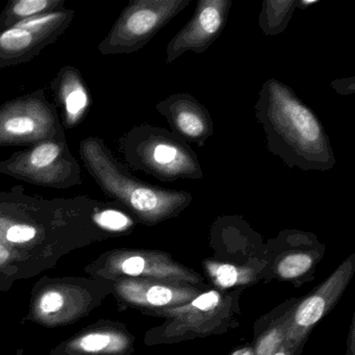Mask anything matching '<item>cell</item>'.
I'll return each mask as SVG.
<instances>
[{"label": "cell", "instance_id": "9a60e30c", "mask_svg": "<svg viewBox=\"0 0 355 355\" xmlns=\"http://www.w3.org/2000/svg\"><path fill=\"white\" fill-rule=\"evenodd\" d=\"M298 9V0H265L261 3L259 26L267 37L282 35Z\"/></svg>", "mask_w": 355, "mask_h": 355}, {"label": "cell", "instance_id": "52a82bcc", "mask_svg": "<svg viewBox=\"0 0 355 355\" xmlns=\"http://www.w3.org/2000/svg\"><path fill=\"white\" fill-rule=\"evenodd\" d=\"M76 11L59 10L19 22L0 32V69L34 60L73 21Z\"/></svg>", "mask_w": 355, "mask_h": 355}, {"label": "cell", "instance_id": "ac0fdd59", "mask_svg": "<svg viewBox=\"0 0 355 355\" xmlns=\"http://www.w3.org/2000/svg\"><path fill=\"white\" fill-rule=\"evenodd\" d=\"M207 270L216 284L224 288H232L240 284L246 274V271H240L238 268L230 263H209Z\"/></svg>", "mask_w": 355, "mask_h": 355}, {"label": "cell", "instance_id": "6da1fadb", "mask_svg": "<svg viewBox=\"0 0 355 355\" xmlns=\"http://www.w3.org/2000/svg\"><path fill=\"white\" fill-rule=\"evenodd\" d=\"M267 148L288 168L329 171L336 164L323 123L291 87L276 78L261 85L254 105Z\"/></svg>", "mask_w": 355, "mask_h": 355}, {"label": "cell", "instance_id": "7a4b0ae2", "mask_svg": "<svg viewBox=\"0 0 355 355\" xmlns=\"http://www.w3.org/2000/svg\"><path fill=\"white\" fill-rule=\"evenodd\" d=\"M80 155L103 193L147 225L178 217L192 202L187 191L162 188L132 175L103 139H84Z\"/></svg>", "mask_w": 355, "mask_h": 355}, {"label": "cell", "instance_id": "d4e9b609", "mask_svg": "<svg viewBox=\"0 0 355 355\" xmlns=\"http://www.w3.org/2000/svg\"><path fill=\"white\" fill-rule=\"evenodd\" d=\"M232 355H254L252 353V351H251V349L249 348H245L242 349V350L236 351V352H234Z\"/></svg>", "mask_w": 355, "mask_h": 355}, {"label": "cell", "instance_id": "ffe728a7", "mask_svg": "<svg viewBox=\"0 0 355 355\" xmlns=\"http://www.w3.org/2000/svg\"><path fill=\"white\" fill-rule=\"evenodd\" d=\"M113 344V336L105 334H91L80 338L78 347L85 352H101Z\"/></svg>", "mask_w": 355, "mask_h": 355}, {"label": "cell", "instance_id": "d6986e66", "mask_svg": "<svg viewBox=\"0 0 355 355\" xmlns=\"http://www.w3.org/2000/svg\"><path fill=\"white\" fill-rule=\"evenodd\" d=\"M286 322L278 327L268 331L257 343L255 355H273L279 350V347L284 344V334H286Z\"/></svg>", "mask_w": 355, "mask_h": 355}, {"label": "cell", "instance_id": "4fadbf2b", "mask_svg": "<svg viewBox=\"0 0 355 355\" xmlns=\"http://www.w3.org/2000/svg\"><path fill=\"white\" fill-rule=\"evenodd\" d=\"M198 293L178 282H140L128 286L130 299L153 307L182 306L196 298Z\"/></svg>", "mask_w": 355, "mask_h": 355}, {"label": "cell", "instance_id": "5bb4252c", "mask_svg": "<svg viewBox=\"0 0 355 355\" xmlns=\"http://www.w3.org/2000/svg\"><path fill=\"white\" fill-rule=\"evenodd\" d=\"M65 0H13L0 13V32L19 22L65 9Z\"/></svg>", "mask_w": 355, "mask_h": 355}, {"label": "cell", "instance_id": "cb8c5ba5", "mask_svg": "<svg viewBox=\"0 0 355 355\" xmlns=\"http://www.w3.org/2000/svg\"><path fill=\"white\" fill-rule=\"evenodd\" d=\"M318 1H306V0H298V8L301 10L306 9L309 6L315 5Z\"/></svg>", "mask_w": 355, "mask_h": 355}, {"label": "cell", "instance_id": "3957f363", "mask_svg": "<svg viewBox=\"0 0 355 355\" xmlns=\"http://www.w3.org/2000/svg\"><path fill=\"white\" fill-rule=\"evenodd\" d=\"M124 161L161 182L202 180V167L192 147L167 128L141 124L119 140Z\"/></svg>", "mask_w": 355, "mask_h": 355}, {"label": "cell", "instance_id": "8fae6325", "mask_svg": "<svg viewBox=\"0 0 355 355\" xmlns=\"http://www.w3.org/2000/svg\"><path fill=\"white\" fill-rule=\"evenodd\" d=\"M51 92L64 128H74L86 118L91 105L88 87L78 68L64 66L51 80Z\"/></svg>", "mask_w": 355, "mask_h": 355}, {"label": "cell", "instance_id": "5b68a950", "mask_svg": "<svg viewBox=\"0 0 355 355\" xmlns=\"http://www.w3.org/2000/svg\"><path fill=\"white\" fill-rule=\"evenodd\" d=\"M0 173L45 188L69 189L83 184L80 163L67 140L43 141L17 151L0 161Z\"/></svg>", "mask_w": 355, "mask_h": 355}, {"label": "cell", "instance_id": "7c38bea8", "mask_svg": "<svg viewBox=\"0 0 355 355\" xmlns=\"http://www.w3.org/2000/svg\"><path fill=\"white\" fill-rule=\"evenodd\" d=\"M121 271L126 275H149L159 282H198V275L189 272L170 261L166 255L157 253L132 254L126 257L121 263Z\"/></svg>", "mask_w": 355, "mask_h": 355}, {"label": "cell", "instance_id": "484cf974", "mask_svg": "<svg viewBox=\"0 0 355 355\" xmlns=\"http://www.w3.org/2000/svg\"><path fill=\"white\" fill-rule=\"evenodd\" d=\"M273 355H290V352H288V349L284 347V348L279 349V350L274 353Z\"/></svg>", "mask_w": 355, "mask_h": 355}, {"label": "cell", "instance_id": "30bf717a", "mask_svg": "<svg viewBox=\"0 0 355 355\" xmlns=\"http://www.w3.org/2000/svg\"><path fill=\"white\" fill-rule=\"evenodd\" d=\"M155 110L166 118L172 132L188 144L203 147L214 135L215 126L211 113L190 93H174L159 101Z\"/></svg>", "mask_w": 355, "mask_h": 355}, {"label": "cell", "instance_id": "e0dca14e", "mask_svg": "<svg viewBox=\"0 0 355 355\" xmlns=\"http://www.w3.org/2000/svg\"><path fill=\"white\" fill-rule=\"evenodd\" d=\"M313 257L309 253L294 252L282 257L278 263V275L284 279H293L306 273L313 266Z\"/></svg>", "mask_w": 355, "mask_h": 355}, {"label": "cell", "instance_id": "44dd1931", "mask_svg": "<svg viewBox=\"0 0 355 355\" xmlns=\"http://www.w3.org/2000/svg\"><path fill=\"white\" fill-rule=\"evenodd\" d=\"M63 305V296L57 292H49L42 297L40 309L43 313H51L60 311Z\"/></svg>", "mask_w": 355, "mask_h": 355}, {"label": "cell", "instance_id": "ba28073f", "mask_svg": "<svg viewBox=\"0 0 355 355\" xmlns=\"http://www.w3.org/2000/svg\"><path fill=\"white\" fill-rule=\"evenodd\" d=\"M232 7V0H199L192 18L168 43L166 63L189 51L205 53L223 33Z\"/></svg>", "mask_w": 355, "mask_h": 355}, {"label": "cell", "instance_id": "7402d4cb", "mask_svg": "<svg viewBox=\"0 0 355 355\" xmlns=\"http://www.w3.org/2000/svg\"><path fill=\"white\" fill-rule=\"evenodd\" d=\"M330 86L338 94L343 96L351 95L355 93V78L351 76V78H340V80H334Z\"/></svg>", "mask_w": 355, "mask_h": 355}, {"label": "cell", "instance_id": "277c9868", "mask_svg": "<svg viewBox=\"0 0 355 355\" xmlns=\"http://www.w3.org/2000/svg\"><path fill=\"white\" fill-rule=\"evenodd\" d=\"M192 0H132L105 39L103 55H130L144 49Z\"/></svg>", "mask_w": 355, "mask_h": 355}, {"label": "cell", "instance_id": "8992f818", "mask_svg": "<svg viewBox=\"0 0 355 355\" xmlns=\"http://www.w3.org/2000/svg\"><path fill=\"white\" fill-rule=\"evenodd\" d=\"M67 140L55 103L46 89L21 95L0 105V146L38 144Z\"/></svg>", "mask_w": 355, "mask_h": 355}, {"label": "cell", "instance_id": "603a6c76", "mask_svg": "<svg viewBox=\"0 0 355 355\" xmlns=\"http://www.w3.org/2000/svg\"><path fill=\"white\" fill-rule=\"evenodd\" d=\"M10 254L11 253H10L9 248L5 245L0 244V265L6 263L10 259Z\"/></svg>", "mask_w": 355, "mask_h": 355}, {"label": "cell", "instance_id": "9c48e42d", "mask_svg": "<svg viewBox=\"0 0 355 355\" xmlns=\"http://www.w3.org/2000/svg\"><path fill=\"white\" fill-rule=\"evenodd\" d=\"M353 257L345 261L313 295L307 297L286 321L284 346L294 349L304 340L309 330L317 324L332 305L342 296L354 273Z\"/></svg>", "mask_w": 355, "mask_h": 355}, {"label": "cell", "instance_id": "2e32d148", "mask_svg": "<svg viewBox=\"0 0 355 355\" xmlns=\"http://www.w3.org/2000/svg\"><path fill=\"white\" fill-rule=\"evenodd\" d=\"M94 219L99 228L113 232H128L135 224L134 219L116 202H103Z\"/></svg>", "mask_w": 355, "mask_h": 355}]
</instances>
